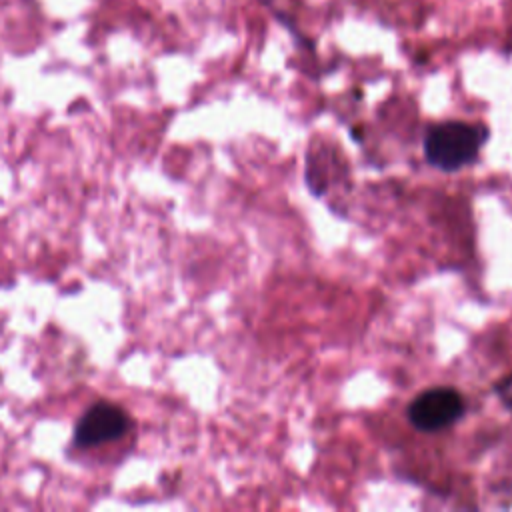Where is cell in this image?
Listing matches in <instances>:
<instances>
[{
  "label": "cell",
  "instance_id": "3957f363",
  "mask_svg": "<svg viewBox=\"0 0 512 512\" xmlns=\"http://www.w3.org/2000/svg\"><path fill=\"white\" fill-rule=\"evenodd\" d=\"M130 424L128 414L110 402H96L90 406L74 426V444L80 448L98 446L118 440L126 434Z\"/></svg>",
  "mask_w": 512,
  "mask_h": 512
},
{
  "label": "cell",
  "instance_id": "6da1fadb",
  "mask_svg": "<svg viewBox=\"0 0 512 512\" xmlns=\"http://www.w3.org/2000/svg\"><path fill=\"white\" fill-rule=\"evenodd\" d=\"M486 140L488 130L482 124L462 120L438 122L424 134V158L436 170L458 172L478 158Z\"/></svg>",
  "mask_w": 512,
  "mask_h": 512
},
{
  "label": "cell",
  "instance_id": "7a4b0ae2",
  "mask_svg": "<svg viewBox=\"0 0 512 512\" xmlns=\"http://www.w3.org/2000/svg\"><path fill=\"white\" fill-rule=\"evenodd\" d=\"M466 412L464 396L450 386L422 390L406 408L408 422L418 432H440L456 424Z\"/></svg>",
  "mask_w": 512,
  "mask_h": 512
}]
</instances>
